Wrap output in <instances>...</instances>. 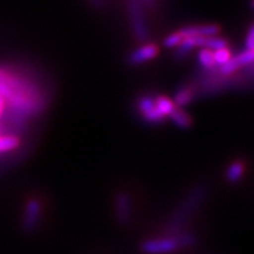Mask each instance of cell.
Listing matches in <instances>:
<instances>
[{"instance_id":"2e32d148","label":"cell","mask_w":254,"mask_h":254,"mask_svg":"<svg viewBox=\"0 0 254 254\" xmlns=\"http://www.w3.org/2000/svg\"><path fill=\"white\" fill-rule=\"evenodd\" d=\"M193 49H195V40L194 38H183L182 43L178 46V51L176 56L178 58H183V57H186Z\"/></svg>"},{"instance_id":"ffe728a7","label":"cell","mask_w":254,"mask_h":254,"mask_svg":"<svg viewBox=\"0 0 254 254\" xmlns=\"http://www.w3.org/2000/svg\"><path fill=\"white\" fill-rule=\"evenodd\" d=\"M245 46H246V51H253V47H254V27L253 26L250 27L249 33H247Z\"/></svg>"},{"instance_id":"9a60e30c","label":"cell","mask_w":254,"mask_h":254,"mask_svg":"<svg viewBox=\"0 0 254 254\" xmlns=\"http://www.w3.org/2000/svg\"><path fill=\"white\" fill-rule=\"evenodd\" d=\"M192 98H193V94H192V92H190V90H189L187 87H183L178 91L176 97H174L173 104H174V106L177 105V106H179V107H184L190 103Z\"/></svg>"},{"instance_id":"52a82bcc","label":"cell","mask_w":254,"mask_h":254,"mask_svg":"<svg viewBox=\"0 0 254 254\" xmlns=\"http://www.w3.org/2000/svg\"><path fill=\"white\" fill-rule=\"evenodd\" d=\"M159 49L155 44H148V45H144L135 50L134 52L131 53L128 57V62L132 65H139V64L146 63L148 60L154 59L158 56Z\"/></svg>"},{"instance_id":"44dd1931","label":"cell","mask_w":254,"mask_h":254,"mask_svg":"<svg viewBox=\"0 0 254 254\" xmlns=\"http://www.w3.org/2000/svg\"><path fill=\"white\" fill-rule=\"evenodd\" d=\"M4 101H5V100H2L1 98H0V116H1L2 110H4Z\"/></svg>"},{"instance_id":"7a4b0ae2","label":"cell","mask_w":254,"mask_h":254,"mask_svg":"<svg viewBox=\"0 0 254 254\" xmlns=\"http://www.w3.org/2000/svg\"><path fill=\"white\" fill-rule=\"evenodd\" d=\"M41 218V204L39 200L30 199L25 206V212L23 220H21V227L25 233L32 234L37 231Z\"/></svg>"},{"instance_id":"7c38bea8","label":"cell","mask_w":254,"mask_h":254,"mask_svg":"<svg viewBox=\"0 0 254 254\" xmlns=\"http://www.w3.org/2000/svg\"><path fill=\"white\" fill-rule=\"evenodd\" d=\"M198 62L201 67L206 69L215 68V63L213 59V52L206 49H200L198 52Z\"/></svg>"},{"instance_id":"e0dca14e","label":"cell","mask_w":254,"mask_h":254,"mask_svg":"<svg viewBox=\"0 0 254 254\" xmlns=\"http://www.w3.org/2000/svg\"><path fill=\"white\" fill-rule=\"evenodd\" d=\"M241 66L239 65V63L237 62L236 58L234 57H232V58L228 60L227 63H225L224 65L219 66V73L222 75H230L232 73H234L237 71L238 68H240Z\"/></svg>"},{"instance_id":"ba28073f","label":"cell","mask_w":254,"mask_h":254,"mask_svg":"<svg viewBox=\"0 0 254 254\" xmlns=\"http://www.w3.org/2000/svg\"><path fill=\"white\" fill-rule=\"evenodd\" d=\"M195 40V47H200V49H206L212 51L227 49V41L222 38L214 36V37H198L194 38Z\"/></svg>"},{"instance_id":"4fadbf2b","label":"cell","mask_w":254,"mask_h":254,"mask_svg":"<svg viewBox=\"0 0 254 254\" xmlns=\"http://www.w3.org/2000/svg\"><path fill=\"white\" fill-rule=\"evenodd\" d=\"M176 239L179 247H190L196 244V237L193 233L187 231H180L176 236L172 237Z\"/></svg>"},{"instance_id":"5bb4252c","label":"cell","mask_w":254,"mask_h":254,"mask_svg":"<svg viewBox=\"0 0 254 254\" xmlns=\"http://www.w3.org/2000/svg\"><path fill=\"white\" fill-rule=\"evenodd\" d=\"M20 141L15 135H1L0 136V153L13 151L18 147Z\"/></svg>"},{"instance_id":"d6986e66","label":"cell","mask_w":254,"mask_h":254,"mask_svg":"<svg viewBox=\"0 0 254 254\" xmlns=\"http://www.w3.org/2000/svg\"><path fill=\"white\" fill-rule=\"evenodd\" d=\"M183 37L179 32H174V33L168 34V36L164 39V46L166 49H173V47H178L182 43Z\"/></svg>"},{"instance_id":"277c9868","label":"cell","mask_w":254,"mask_h":254,"mask_svg":"<svg viewBox=\"0 0 254 254\" xmlns=\"http://www.w3.org/2000/svg\"><path fill=\"white\" fill-rule=\"evenodd\" d=\"M128 9L129 14H131V21H132V28L133 33L136 39L139 41H145L147 38V28H146L144 15H142V11L136 0H129L128 2Z\"/></svg>"},{"instance_id":"5b68a950","label":"cell","mask_w":254,"mask_h":254,"mask_svg":"<svg viewBox=\"0 0 254 254\" xmlns=\"http://www.w3.org/2000/svg\"><path fill=\"white\" fill-rule=\"evenodd\" d=\"M116 215L120 225L126 226L131 222L132 201L126 192H120L116 196Z\"/></svg>"},{"instance_id":"9c48e42d","label":"cell","mask_w":254,"mask_h":254,"mask_svg":"<svg viewBox=\"0 0 254 254\" xmlns=\"http://www.w3.org/2000/svg\"><path fill=\"white\" fill-rule=\"evenodd\" d=\"M244 174V165L240 161H234L228 166L226 171V180L230 184L239 182Z\"/></svg>"},{"instance_id":"8fae6325","label":"cell","mask_w":254,"mask_h":254,"mask_svg":"<svg viewBox=\"0 0 254 254\" xmlns=\"http://www.w3.org/2000/svg\"><path fill=\"white\" fill-rule=\"evenodd\" d=\"M155 109L159 111V113L164 117H170L171 113L173 112L176 106H174L173 101L170 100L166 97H158L157 99H154Z\"/></svg>"},{"instance_id":"6da1fadb","label":"cell","mask_w":254,"mask_h":254,"mask_svg":"<svg viewBox=\"0 0 254 254\" xmlns=\"http://www.w3.org/2000/svg\"><path fill=\"white\" fill-rule=\"evenodd\" d=\"M204 195H205V192L201 187H199L198 190H193L192 195H190V198L184 202L182 207L178 209L176 213L173 214L172 219H171L170 224H168L167 226L168 237H174L177 233H179L180 231H183L182 228L184 226V224L186 222L187 218L194 212L196 206H199L200 201H201L202 198H204Z\"/></svg>"},{"instance_id":"ac0fdd59","label":"cell","mask_w":254,"mask_h":254,"mask_svg":"<svg viewBox=\"0 0 254 254\" xmlns=\"http://www.w3.org/2000/svg\"><path fill=\"white\" fill-rule=\"evenodd\" d=\"M231 58H232L231 52L227 49L218 50V51H214V52H213V59H214L215 66L224 65V64L227 63Z\"/></svg>"},{"instance_id":"8992f818","label":"cell","mask_w":254,"mask_h":254,"mask_svg":"<svg viewBox=\"0 0 254 254\" xmlns=\"http://www.w3.org/2000/svg\"><path fill=\"white\" fill-rule=\"evenodd\" d=\"M183 38H198V37H214L218 36L220 27L215 24L195 25V26H186L178 31Z\"/></svg>"},{"instance_id":"3957f363","label":"cell","mask_w":254,"mask_h":254,"mask_svg":"<svg viewBox=\"0 0 254 254\" xmlns=\"http://www.w3.org/2000/svg\"><path fill=\"white\" fill-rule=\"evenodd\" d=\"M140 249L147 254H170L176 252L180 247L174 238L166 237L146 240L140 245Z\"/></svg>"},{"instance_id":"30bf717a","label":"cell","mask_w":254,"mask_h":254,"mask_svg":"<svg viewBox=\"0 0 254 254\" xmlns=\"http://www.w3.org/2000/svg\"><path fill=\"white\" fill-rule=\"evenodd\" d=\"M170 117L171 119H172L174 125L179 127V128H189V127L192 125V119H190V117L182 110L174 109Z\"/></svg>"}]
</instances>
